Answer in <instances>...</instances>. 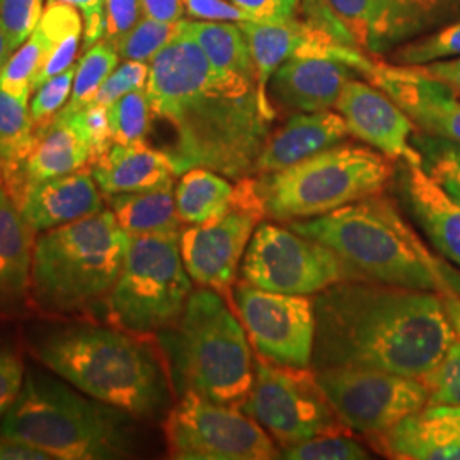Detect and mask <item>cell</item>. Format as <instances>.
Instances as JSON below:
<instances>
[{
    "mask_svg": "<svg viewBox=\"0 0 460 460\" xmlns=\"http://www.w3.org/2000/svg\"><path fill=\"white\" fill-rule=\"evenodd\" d=\"M154 118L174 132L167 152L178 176L205 167L239 181L271 135L258 84L215 70L203 49L180 34L148 64L146 85Z\"/></svg>",
    "mask_w": 460,
    "mask_h": 460,
    "instance_id": "obj_1",
    "label": "cell"
},
{
    "mask_svg": "<svg viewBox=\"0 0 460 460\" xmlns=\"http://www.w3.org/2000/svg\"><path fill=\"white\" fill-rule=\"evenodd\" d=\"M313 367L372 368L420 378L457 332L437 292L346 279L314 296Z\"/></svg>",
    "mask_w": 460,
    "mask_h": 460,
    "instance_id": "obj_2",
    "label": "cell"
},
{
    "mask_svg": "<svg viewBox=\"0 0 460 460\" xmlns=\"http://www.w3.org/2000/svg\"><path fill=\"white\" fill-rule=\"evenodd\" d=\"M296 234L331 247L362 279L460 296V271L428 249L382 193L305 220L288 222Z\"/></svg>",
    "mask_w": 460,
    "mask_h": 460,
    "instance_id": "obj_3",
    "label": "cell"
},
{
    "mask_svg": "<svg viewBox=\"0 0 460 460\" xmlns=\"http://www.w3.org/2000/svg\"><path fill=\"white\" fill-rule=\"evenodd\" d=\"M123 329L72 324L33 345L40 362L77 391L138 420H152L169 401V378L152 346Z\"/></svg>",
    "mask_w": 460,
    "mask_h": 460,
    "instance_id": "obj_4",
    "label": "cell"
},
{
    "mask_svg": "<svg viewBox=\"0 0 460 460\" xmlns=\"http://www.w3.org/2000/svg\"><path fill=\"white\" fill-rule=\"evenodd\" d=\"M133 418L64 384L28 374L0 420V435L45 450L55 460H113L132 456Z\"/></svg>",
    "mask_w": 460,
    "mask_h": 460,
    "instance_id": "obj_5",
    "label": "cell"
},
{
    "mask_svg": "<svg viewBox=\"0 0 460 460\" xmlns=\"http://www.w3.org/2000/svg\"><path fill=\"white\" fill-rule=\"evenodd\" d=\"M130 235L108 208L34 241L31 304L51 315L89 313L104 302L125 263Z\"/></svg>",
    "mask_w": 460,
    "mask_h": 460,
    "instance_id": "obj_6",
    "label": "cell"
},
{
    "mask_svg": "<svg viewBox=\"0 0 460 460\" xmlns=\"http://www.w3.org/2000/svg\"><path fill=\"white\" fill-rule=\"evenodd\" d=\"M157 336L178 393L243 408L254 380L251 346L220 292L193 290L178 323Z\"/></svg>",
    "mask_w": 460,
    "mask_h": 460,
    "instance_id": "obj_7",
    "label": "cell"
},
{
    "mask_svg": "<svg viewBox=\"0 0 460 460\" xmlns=\"http://www.w3.org/2000/svg\"><path fill=\"white\" fill-rule=\"evenodd\" d=\"M393 176V159L382 152L355 144H336L287 169L260 174L258 188L266 217L294 222L378 195Z\"/></svg>",
    "mask_w": 460,
    "mask_h": 460,
    "instance_id": "obj_8",
    "label": "cell"
},
{
    "mask_svg": "<svg viewBox=\"0 0 460 460\" xmlns=\"http://www.w3.org/2000/svg\"><path fill=\"white\" fill-rule=\"evenodd\" d=\"M181 234L130 237L125 263L106 298L111 326L152 336L181 317L193 285L180 249Z\"/></svg>",
    "mask_w": 460,
    "mask_h": 460,
    "instance_id": "obj_9",
    "label": "cell"
},
{
    "mask_svg": "<svg viewBox=\"0 0 460 460\" xmlns=\"http://www.w3.org/2000/svg\"><path fill=\"white\" fill-rule=\"evenodd\" d=\"M243 411L279 447L351 431L331 406L311 367H285L260 355L254 360V380Z\"/></svg>",
    "mask_w": 460,
    "mask_h": 460,
    "instance_id": "obj_10",
    "label": "cell"
},
{
    "mask_svg": "<svg viewBox=\"0 0 460 460\" xmlns=\"http://www.w3.org/2000/svg\"><path fill=\"white\" fill-rule=\"evenodd\" d=\"M164 437L176 460H271L279 450L243 408L214 402L197 393H182L167 412Z\"/></svg>",
    "mask_w": 460,
    "mask_h": 460,
    "instance_id": "obj_11",
    "label": "cell"
},
{
    "mask_svg": "<svg viewBox=\"0 0 460 460\" xmlns=\"http://www.w3.org/2000/svg\"><path fill=\"white\" fill-rule=\"evenodd\" d=\"M241 277L258 288L290 296H315L334 283L362 279L331 247L266 222L249 241Z\"/></svg>",
    "mask_w": 460,
    "mask_h": 460,
    "instance_id": "obj_12",
    "label": "cell"
},
{
    "mask_svg": "<svg viewBox=\"0 0 460 460\" xmlns=\"http://www.w3.org/2000/svg\"><path fill=\"white\" fill-rule=\"evenodd\" d=\"M266 217L258 180L247 176L234 184V203L227 214L180 235L182 263L199 287L229 292L249 241Z\"/></svg>",
    "mask_w": 460,
    "mask_h": 460,
    "instance_id": "obj_13",
    "label": "cell"
},
{
    "mask_svg": "<svg viewBox=\"0 0 460 460\" xmlns=\"http://www.w3.org/2000/svg\"><path fill=\"white\" fill-rule=\"evenodd\" d=\"M315 374L331 406L351 431H385L428 404L427 389L420 378L345 367Z\"/></svg>",
    "mask_w": 460,
    "mask_h": 460,
    "instance_id": "obj_14",
    "label": "cell"
},
{
    "mask_svg": "<svg viewBox=\"0 0 460 460\" xmlns=\"http://www.w3.org/2000/svg\"><path fill=\"white\" fill-rule=\"evenodd\" d=\"M348 45L391 53L460 14V0H321Z\"/></svg>",
    "mask_w": 460,
    "mask_h": 460,
    "instance_id": "obj_15",
    "label": "cell"
},
{
    "mask_svg": "<svg viewBox=\"0 0 460 460\" xmlns=\"http://www.w3.org/2000/svg\"><path fill=\"white\" fill-rule=\"evenodd\" d=\"M234 298L249 343L260 357L285 367L313 365L315 314L311 296L268 292L243 279L234 288Z\"/></svg>",
    "mask_w": 460,
    "mask_h": 460,
    "instance_id": "obj_16",
    "label": "cell"
},
{
    "mask_svg": "<svg viewBox=\"0 0 460 460\" xmlns=\"http://www.w3.org/2000/svg\"><path fill=\"white\" fill-rule=\"evenodd\" d=\"M411 118L421 132L460 142V101L447 84L420 66L372 62L365 75Z\"/></svg>",
    "mask_w": 460,
    "mask_h": 460,
    "instance_id": "obj_17",
    "label": "cell"
},
{
    "mask_svg": "<svg viewBox=\"0 0 460 460\" xmlns=\"http://www.w3.org/2000/svg\"><path fill=\"white\" fill-rule=\"evenodd\" d=\"M334 108L345 118L348 132L355 138L393 161L421 163L420 152L410 144L416 125L378 87L351 79Z\"/></svg>",
    "mask_w": 460,
    "mask_h": 460,
    "instance_id": "obj_18",
    "label": "cell"
},
{
    "mask_svg": "<svg viewBox=\"0 0 460 460\" xmlns=\"http://www.w3.org/2000/svg\"><path fill=\"white\" fill-rule=\"evenodd\" d=\"M91 142L84 123L83 108H64L47 128L38 133L36 144L16 172L4 178L9 195L26 184L47 181L91 165Z\"/></svg>",
    "mask_w": 460,
    "mask_h": 460,
    "instance_id": "obj_19",
    "label": "cell"
},
{
    "mask_svg": "<svg viewBox=\"0 0 460 460\" xmlns=\"http://www.w3.org/2000/svg\"><path fill=\"white\" fill-rule=\"evenodd\" d=\"M26 224L38 234L104 210V199L91 169L47 181L31 182L11 195Z\"/></svg>",
    "mask_w": 460,
    "mask_h": 460,
    "instance_id": "obj_20",
    "label": "cell"
},
{
    "mask_svg": "<svg viewBox=\"0 0 460 460\" xmlns=\"http://www.w3.org/2000/svg\"><path fill=\"white\" fill-rule=\"evenodd\" d=\"M357 70L340 58L290 57L273 74L268 91L285 110L296 113L328 111Z\"/></svg>",
    "mask_w": 460,
    "mask_h": 460,
    "instance_id": "obj_21",
    "label": "cell"
},
{
    "mask_svg": "<svg viewBox=\"0 0 460 460\" xmlns=\"http://www.w3.org/2000/svg\"><path fill=\"white\" fill-rule=\"evenodd\" d=\"M89 167L104 197L172 190L178 178L167 152L150 147L146 140L113 144Z\"/></svg>",
    "mask_w": 460,
    "mask_h": 460,
    "instance_id": "obj_22",
    "label": "cell"
},
{
    "mask_svg": "<svg viewBox=\"0 0 460 460\" xmlns=\"http://www.w3.org/2000/svg\"><path fill=\"white\" fill-rule=\"evenodd\" d=\"M34 234L14 198L0 186V315L24 313L31 304Z\"/></svg>",
    "mask_w": 460,
    "mask_h": 460,
    "instance_id": "obj_23",
    "label": "cell"
},
{
    "mask_svg": "<svg viewBox=\"0 0 460 460\" xmlns=\"http://www.w3.org/2000/svg\"><path fill=\"white\" fill-rule=\"evenodd\" d=\"M348 127L340 113L317 111L292 116L279 130L271 133L254 165V174L287 169L314 154L341 144Z\"/></svg>",
    "mask_w": 460,
    "mask_h": 460,
    "instance_id": "obj_24",
    "label": "cell"
},
{
    "mask_svg": "<svg viewBox=\"0 0 460 460\" xmlns=\"http://www.w3.org/2000/svg\"><path fill=\"white\" fill-rule=\"evenodd\" d=\"M402 195L428 241L460 270V205L433 181L421 163H404Z\"/></svg>",
    "mask_w": 460,
    "mask_h": 460,
    "instance_id": "obj_25",
    "label": "cell"
},
{
    "mask_svg": "<svg viewBox=\"0 0 460 460\" xmlns=\"http://www.w3.org/2000/svg\"><path fill=\"white\" fill-rule=\"evenodd\" d=\"M244 31L251 49V55L256 66L258 94L264 115L271 121L275 119V104L270 99V81L273 74L287 58L296 55L304 49L317 31V24L313 21H298L294 17L288 22H256L246 21L239 24Z\"/></svg>",
    "mask_w": 460,
    "mask_h": 460,
    "instance_id": "obj_26",
    "label": "cell"
},
{
    "mask_svg": "<svg viewBox=\"0 0 460 460\" xmlns=\"http://www.w3.org/2000/svg\"><path fill=\"white\" fill-rule=\"evenodd\" d=\"M181 34L191 38L215 70L256 81V66L246 34L235 22L218 21H182Z\"/></svg>",
    "mask_w": 460,
    "mask_h": 460,
    "instance_id": "obj_27",
    "label": "cell"
},
{
    "mask_svg": "<svg viewBox=\"0 0 460 460\" xmlns=\"http://www.w3.org/2000/svg\"><path fill=\"white\" fill-rule=\"evenodd\" d=\"M116 222L130 237L181 234L182 220L172 190L106 197Z\"/></svg>",
    "mask_w": 460,
    "mask_h": 460,
    "instance_id": "obj_28",
    "label": "cell"
},
{
    "mask_svg": "<svg viewBox=\"0 0 460 460\" xmlns=\"http://www.w3.org/2000/svg\"><path fill=\"white\" fill-rule=\"evenodd\" d=\"M174 199L182 224L201 226L229 212L234 203V186L229 178L215 171L193 167L182 172Z\"/></svg>",
    "mask_w": 460,
    "mask_h": 460,
    "instance_id": "obj_29",
    "label": "cell"
},
{
    "mask_svg": "<svg viewBox=\"0 0 460 460\" xmlns=\"http://www.w3.org/2000/svg\"><path fill=\"white\" fill-rule=\"evenodd\" d=\"M372 442L385 457L399 460H460V445L447 442L429 427L421 411L394 427L372 433Z\"/></svg>",
    "mask_w": 460,
    "mask_h": 460,
    "instance_id": "obj_30",
    "label": "cell"
},
{
    "mask_svg": "<svg viewBox=\"0 0 460 460\" xmlns=\"http://www.w3.org/2000/svg\"><path fill=\"white\" fill-rule=\"evenodd\" d=\"M49 45V55L33 83V93L51 77L66 72L75 64L84 34V21L77 7L70 4H47L36 26Z\"/></svg>",
    "mask_w": 460,
    "mask_h": 460,
    "instance_id": "obj_31",
    "label": "cell"
},
{
    "mask_svg": "<svg viewBox=\"0 0 460 460\" xmlns=\"http://www.w3.org/2000/svg\"><path fill=\"white\" fill-rule=\"evenodd\" d=\"M38 138L30 101H22L0 87V171L16 172L33 150Z\"/></svg>",
    "mask_w": 460,
    "mask_h": 460,
    "instance_id": "obj_32",
    "label": "cell"
},
{
    "mask_svg": "<svg viewBox=\"0 0 460 460\" xmlns=\"http://www.w3.org/2000/svg\"><path fill=\"white\" fill-rule=\"evenodd\" d=\"M411 144L428 176L460 205V142L412 133Z\"/></svg>",
    "mask_w": 460,
    "mask_h": 460,
    "instance_id": "obj_33",
    "label": "cell"
},
{
    "mask_svg": "<svg viewBox=\"0 0 460 460\" xmlns=\"http://www.w3.org/2000/svg\"><path fill=\"white\" fill-rule=\"evenodd\" d=\"M49 55V41L36 28L0 70V87L16 98L30 101L34 79L45 66Z\"/></svg>",
    "mask_w": 460,
    "mask_h": 460,
    "instance_id": "obj_34",
    "label": "cell"
},
{
    "mask_svg": "<svg viewBox=\"0 0 460 460\" xmlns=\"http://www.w3.org/2000/svg\"><path fill=\"white\" fill-rule=\"evenodd\" d=\"M118 51L106 40H101L94 47L85 49L83 58L75 66V79L66 108L81 110L91 104L98 94L99 87L118 66Z\"/></svg>",
    "mask_w": 460,
    "mask_h": 460,
    "instance_id": "obj_35",
    "label": "cell"
},
{
    "mask_svg": "<svg viewBox=\"0 0 460 460\" xmlns=\"http://www.w3.org/2000/svg\"><path fill=\"white\" fill-rule=\"evenodd\" d=\"M460 57V19L440 26L435 33L423 34L393 51L397 66H421Z\"/></svg>",
    "mask_w": 460,
    "mask_h": 460,
    "instance_id": "obj_36",
    "label": "cell"
},
{
    "mask_svg": "<svg viewBox=\"0 0 460 460\" xmlns=\"http://www.w3.org/2000/svg\"><path fill=\"white\" fill-rule=\"evenodd\" d=\"M180 22H163L152 17H142L128 33L113 43V47L123 60L150 64L152 58L180 34Z\"/></svg>",
    "mask_w": 460,
    "mask_h": 460,
    "instance_id": "obj_37",
    "label": "cell"
},
{
    "mask_svg": "<svg viewBox=\"0 0 460 460\" xmlns=\"http://www.w3.org/2000/svg\"><path fill=\"white\" fill-rule=\"evenodd\" d=\"M152 108L146 89L133 91L108 106V119L115 144H135L146 140L150 123Z\"/></svg>",
    "mask_w": 460,
    "mask_h": 460,
    "instance_id": "obj_38",
    "label": "cell"
},
{
    "mask_svg": "<svg viewBox=\"0 0 460 460\" xmlns=\"http://www.w3.org/2000/svg\"><path fill=\"white\" fill-rule=\"evenodd\" d=\"M372 454L348 435H321L305 442L281 447L279 459L367 460Z\"/></svg>",
    "mask_w": 460,
    "mask_h": 460,
    "instance_id": "obj_39",
    "label": "cell"
},
{
    "mask_svg": "<svg viewBox=\"0 0 460 460\" xmlns=\"http://www.w3.org/2000/svg\"><path fill=\"white\" fill-rule=\"evenodd\" d=\"M427 389L428 404L460 406V338L447 348L442 360L420 377ZM427 404V406H428Z\"/></svg>",
    "mask_w": 460,
    "mask_h": 460,
    "instance_id": "obj_40",
    "label": "cell"
},
{
    "mask_svg": "<svg viewBox=\"0 0 460 460\" xmlns=\"http://www.w3.org/2000/svg\"><path fill=\"white\" fill-rule=\"evenodd\" d=\"M75 66H72L66 68V72L45 81L34 91L30 111H31L36 132L40 133L43 128H47L55 119V116L66 108L74 87Z\"/></svg>",
    "mask_w": 460,
    "mask_h": 460,
    "instance_id": "obj_41",
    "label": "cell"
},
{
    "mask_svg": "<svg viewBox=\"0 0 460 460\" xmlns=\"http://www.w3.org/2000/svg\"><path fill=\"white\" fill-rule=\"evenodd\" d=\"M43 16V0H0V24L13 51L31 34Z\"/></svg>",
    "mask_w": 460,
    "mask_h": 460,
    "instance_id": "obj_42",
    "label": "cell"
},
{
    "mask_svg": "<svg viewBox=\"0 0 460 460\" xmlns=\"http://www.w3.org/2000/svg\"><path fill=\"white\" fill-rule=\"evenodd\" d=\"M148 81V64L125 60L116 66L110 77L99 87L98 94L93 102L101 106H110L133 91L146 89Z\"/></svg>",
    "mask_w": 460,
    "mask_h": 460,
    "instance_id": "obj_43",
    "label": "cell"
},
{
    "mask_svg": "<svg viewBox=\"0 0 460 460\" xmlns=\"http://www.w3.org/2000/svg\"><path fill=\"white\" fill-rule=\"evenodd\" d=\"M106 33L104 40L111 45L128 33L142 19V0H106Z\"/></svg>",
    "mask_w": 460,
    "mask_h": 460,
    "instance_id": "obj_44",
    "label": "cell"
},
{
    "mask_svg": "<svg viewBox=\"0 0 460 460\" xmlns=\"http://www.w3.org/2000/svg\"><path fill=\"white\" fill-rule=\"evenodd\" d=\"M256 22H288L296 17L300 0H230Z\"/></svg>",
    "mask_w": 460,
    "mask_h": 460,
    "instance_id": "obj_45",
    "label": "cell"
},
{
    "mask_svg": "<svg viewBox=\"0 0 460 460\" xmlns=\"http://www.w3.org/2000/svg\"><path fill=\"white\" fill-rule=\"evenodd\" d=\"M83 113L85 130H87L89 142H91V152H93L91 164H93L115 142H113V135H111V127H110L108 108L106 106L91 102V104L84 106Z\"/></svg>",
    "mask_w": 460,
    "mask_h": 460,
    "instance_id": "obj_46",
    "label": "cell"
},
{
    "mask_svg": "<svg viewBox=\"0 0 460 460\" xmlns=\"http://www.w3.org/2000/svg\"><path fill=\"white\" fill-rule=\"evenodd\" d=\"M26 377L22 360L14 351L0 349V420L14 402Z\"/></svg>",
    "mask_w": 460,
    "mask_h": 460,
    "instance_id": "obj_47",
    "label": "cell"
},
{
    "mask_svg": "<svg viewBox=\"0 0 460 460\" xmlns=\"http://www.w3.org/2000/svg\"><path fill=\"white\" fill-rule=\"evenodd\" d=\"M70 4L83 13L84 38L83 49L94 47L98 41L104 40L106 33V0H47V4Z\"/></svg>",
    "mask_w": 460,
    "mask_h": 460,
    "instance_id": "obj_48",
    "label": "cell"
},
{
    "mask_svg": "<svg viewBox=\"0 0 460 460\" xmlns=\"http://www.w3.org/2000/svg\"><path fill=\"white\" fill-rule=\"evenodd\" d=\"M188 16L201 21H218V22H246L252 21L244 11L234 5L230 0H184Z\"/></svg>",
    "mask_w": 460,
    "mask_h": 460,
    "instance_id": "obj_49",
    "label": "cell"
},
{
    "mask_svg": "<svg viewBox=\"0 0 460 460\" xmlns=\"http://www.w3.org/2000/svg\"><path fill=\"white\" fill-rule=\"evenodd\" d=\"M428 425L450 444L460 445V406H425L421 410Z\"/></svg>",
    "mask_w": 460,
    "mask_h": 460,
    "instance_id": "obj_50",
    "label": "cell"
},
{
    "mask_svg": "<svg viewBox=\"0 0 460 460\" xmlns=\"http://www.w3.org/2000/svg\"><path fill=\"white\" fill-rule=\"evenodd\" d=\"M0 460H55L31 444L0 435Z\"/></svg>",
    "mask_w": 460,
    "mask_h": 460,
    "instance_id": "obj_51",
    "label": "cell"
},
{
    "mask_svg": "<svg viewBox=\"0 0 460 460\" xmlns=\"http://www.w3.org/2000/svg\"><path fill=\"white\" fill-rule=\"evenodd\" d=\"M144 16L163 21V22H180L186 7L184 0H142Z\"/></svg>",
    "mask_w": 460,
    "mask_h": 460,
    "instance_id": "obj_52",
    "label": "cell"
},
{
    "mask_svg": "<svg viewBox=\"0 0 460 460\" xmlns=\"http://www.w3.org/2000/svg\"><path fill=\"white\" fill-rule=\"evenodd\" d=\"M425 74L447 84L456 94H460V57L450 60H440L420 66Z\"/></svg>",
    "mask_w": 460,
    "mask_h": 460,
    "instance_id": "obj_53",
    "label": "cell"
},
{
    "mask_svg": "<svg viewBox=\"0 0 460 460\" xmlns=\"http://www.w3.org/2000/svg\"><path fill=\"white\" fill-rule=\"evenodd\" d=\"M447 313L450 315V321L460 338V296H444Z\"/></svg>",
    "mask_w": 460,
    "mask_h": 460,
    "instance_id": "obj_54",
    "label": "cell"
},
{
    "mask_svg": "<svg viewBox=\"0 0 460 460\" xmlns=\"http://www.w3.org/2000/svg\"><path fill=\"white\" fill-rule=\"evenodd\" d=\"M11 55H13V49H11V45L7 41V36H5L4 30H2V24H0V70L7 64Z\"/></svg>",
    "mask_w": 460,
    "mask_h": 460,
    "instance_id": "obj_55",
    "label": "cell"
},
{
    "mask_svg": "<svg viewBox=\"0 0 460 460\" xmlns=\"http://www.w3.org/2000/svg\"><path fill=\"white\" fill-rule=\"evenodd\" d=\"M0 186H4V176H2V172H0Z\"/></svg>",
    "mask_w": 460,
    "mask_h": 460,
    "instance_id": "obj_56",
    "label": "cell"
}]
</instances>
